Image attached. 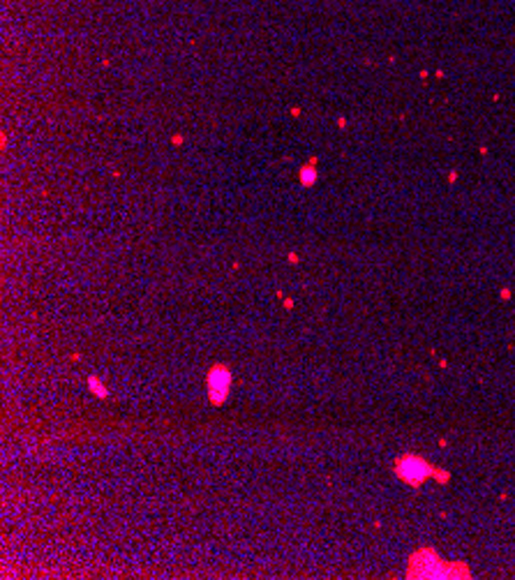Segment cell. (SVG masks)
<instances>
[{
  "label": "cell",
  "mask_w": 515,
  "mask_h": 580,
  "mask_svg": "<svg viewBox=\"0 0 515 580\" xmlns=\"http://www.w3.org/2000/svg\"><path fill=\"white\" fill-rule=\"evenodd\" d=\"M88 384L93 386V391H95V393L100 395V398H104V395H107V389H104V386H102L100 382H97L95 377H90V379H88Z\"/></svg>",
  "instance_id": "obj_4"
},
{
  "label": "cell",
  "mask_w": 515,
  "mask_h": 580,
  "mask_svg": "<svg viewBox=\"0 0 515 580\" xmlns=\"http://www.w3.org/2000/svg\"><path fill=\"white\" fill-rule=\"evenodd\" d=\"M229 384H231V375H229L227 368H213L208 375V391H210V400L213 402H222L227 398Z\"/></svg>",
  "instance_id": "obj_3"
},
{
  "label": "cell",
  "mask_w": 515,
  "mask_h": 580,
  "mask_svg": "<svg viewBox=\"0 0 515 580\" xmlns=\"http://www.w3.org/2000/svg\"><path fill=\"white\" fill-rule=\"evenodd\" d=\"M450 573H455V568L443 566L441 559L427 550L416 552L411 559V568H409L411 578H453Z\"/></svg>",
  "instance_id": "obj_1"
},
{
  "label": "cell",
  "mask_w": 515,
  "mask_h": 580,
  "mask_svg": "<svg viewBox=\"0 0 515 580\" xmlns=\"http://www.w3.org/2000/svg\"><path fill=\"white\" fill-rule=\"evenodd\" d=\"M395 472H397V476L404 479L409 485H420L427 476L437 474L423 458H418V455H404V458H400V460L395 462Z\"/></svg>",
  "instance_id": "obj_2"
},
{
  "label": "cell",
  "mask_w": 515,
  "mask_h": 580,
  "mask_svg": "<svg viewBox=\"0 0 515 580\" xmlns=\"http://www.w3.org/2000/svg\"><path fill=\"white\" fill-rule=\"evenodd\" d=\"M303 178H305V183H307V180L312 183V180H314V171H312V169H310V171H305V176H303Z\"/></svg>",
  "instance_id": "obj_5"
}]
</instances>
